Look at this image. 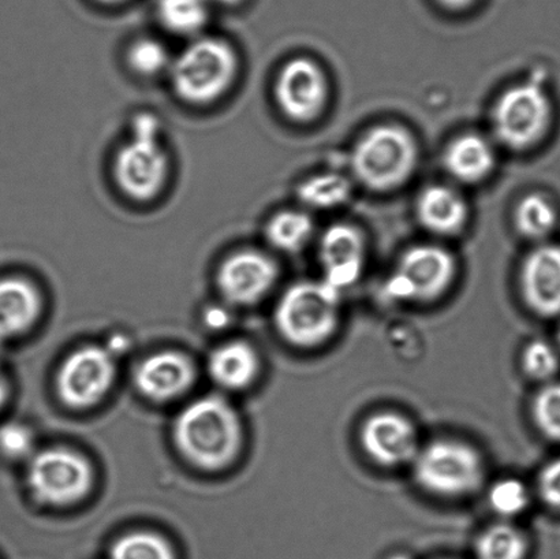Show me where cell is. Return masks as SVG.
Here are the masks:
<instances>
[{"label":"cell","instance_id":"cell-36","mask_svg":"<svg viewBox=\"0 0 560 559\" xmlns=\"http://www.w3.org/2000/svg\"><path fill=\"white\" fill-rule=\"evenodd\" d=\"M210 2H217V3L224 4V5H234V4H238L241 2V0H210Z\"/></svg>","mask_w":560,"mask_h":559},{"label":"cell","instance_id":"cell-18","mask_svg":"<svg viewBox=\"0 0 560 559\" xmlns=\"http://www.w3.org/2000/svg\"><path fill=\"white\" fill-rule=\"evenodd\" d=\"M443 166L459 184L477 185L491 177L497 166V152L485 136L464 133L448 142L443 152Z\"/></svg>","mask_w":560,"mask_h":559},{"label":"cell","instance_id":"cell-15","mask_svg":"<svg viewBox=\"0 0 560 559\" xmlns=\"http://www.w3.org/2000/svg\"><path fill=\"white\" fill-rule=\"evenodd\" d=\"M365 254V238L359 228L348 223L332 224L323 233L318 245L323 281L338 292L351 287L364 270Z\"/></svg>","mask_w":560,"mask_h":559},{"label":"cell","instance_id":"cell-2","mask_svg":"<svg viewBox=\"0 0 560 559\" xmlns=\"http://www.w3.org/2000/svg\"><path fill=\"white\" fill-rule=\"evenodd\" d=\"M340 323V292L324 281L291 284L279 299L276 326L285 342L316 349L331 341Z\"/></svg>","mask_w":560,"mask_h":559},{"label":"cell","instance_id":"cell-6","mask_svg":"<svg viewBox=\"0 0 560 559\" xmlns=\"http://www.w3.org/2000/svg\"><path fill=\"white\" fill-rule=\"evenodd\" d=\"M131 139L115 156V180L130 199L148 201L161 194L168 177V156L161 144V123L155 115L133 118Z\"/></svg>","mask_w":560,"mask_h":559},{"label":"cell","instance_id":"cell-11","mask_svg":"<svg viewBox=\"0 0 560 559\" xmlns=\"http://www.w3.org/2000/svg\"><path fill=\"white\" fill-rule=\"evenodd\" d=\"M114 377V360L107 349L82 348L71 353L60 366L58 396L70 408H90L106 396Z\"/></svg>","mask_w":560,"mask_h":559},{"label":"cell","instance_id":"cell-35","mask_svg":"<svg viewBox=\"0 0 560 559\" xmlns=\"http://www.w3.org/2000/svg\"><path fill=\"white\" fill-rule=\"evenodd\" d=\"M9 398V385L8 382H5L4 376L2 375V372H0V409L3 408V405L5 401H8Z\"/></svg>","mask_w":560,"mask_h":559},{"label":"cell","instance_id":"cell-16","mask_svg":"<svg viewBox=\"0 0 560 559\" xmlns=\"http://www.w3.org/2000/svg\"><path fill=\"white\" fill-rule=\"evenodd\" d=\"M194 380V365L183 354L174 352L150 356L135 374L137 388L155 401H170L180 396L188 391Z\"/></svg>","mask_w":560,"mask_h":559},{"label":"cell","instance_id":"cell-21","mask_svg":"<svg viewBox=\"0 0 560 559\" xmlns=\"http://www.w3.org/2000/svg\"><path fill=\"white\" fill-rule=\"evenodd\" d=\"M475 555L477 559H526L529 540L517 525L502 520L482 531L476 539Z\"/></svg>","mask_w":560,"mask_h":559},{"label":"cell","instance_id":"cell-8","mask_svg":"<svg viewBox=\"0 0 560 559\" xmlns=\"http://www.w3.org/2000/svg\"><path fill=\"white\" fill-rule=\"evenodd\" d=\"M457 277V261L443 246L420 244L400 256L386 282L387 298L428 304L442 299Z\"/></svg>","mask_w":560,"mask_h":559},{"label":"cell","instance_id":"cell-17","mask_svg":"<svg viewBox=\"0 0 560 559\" xmlns=\"http://www.w3.org/2000/svg\"><path fill=\"white\" fill-rule=\"evenodd\" d=\"M416 216L427 232L453 237L468 224L469 206L452 186L430 185L417 197Z\"/></svg>","mask_w":560,"mask_h":559},{"label":"cell","instance_id":"cell-1","mask_svg":"<svg viewBox=\"0 0 560 559\" xmlns=\"http://www.w3.org/2000/svg\"><path fill=\"white\" fill-rule=\"evenodd\" d=\"M178 451L196 467L215 470L237 456L243 427L232 405L221 397H202L178 415L174 426Z\"/></svg>","mask_w":560,"mask_h":559},{"label":"cell","instance_id":"cell-27","mask_svg":"<svg viewBox=\"0 0 560 559\" xmlns=\"http://www.w3.org/2000/svg\"><path fill=\"white\" fill-rule=\"evenodd\" d=\"M109 559H177L173 547L161 536L133 533L118 539L109 551Z\"/></svg>","mask_w":560,"mask_h":559},{"label":"cell","instance_id":"cell-13","mask_svg":"<svg viewBox=\"0 0 560 559\" xmlns=\"http://www.w3.org/2000/svg\"><path fill=\"white\" fill-rule=\"evenodd\" d=\"M279 270L270 256L245 249L229 256L218 271V288L230 304L252 305L276 287Z\"/></svg>","mask_w":560,"mask_h":559},{"label":"cell","instance_id":"cell-25","mask_svg":"<svg viewBox=\"0 0 560 559\" xmlns=\"http://www.w3.org/2000/svg\"><path fill=\"white\" fill-rule=\"evenodd\" d=\"M210 0H159L158 15L170 32L195 35L206 26Z\"/></svg>","mask_w":560,"mask_h":559},{"label":"cell","instance_id":"cell-37","mask_svg":"<svg viewBox=\"0 0 560 559\" xmlns=\"http://www.w3.org/2000/svg\"><path fill=\"white\" fill-rule=\"evenodd\" d=\"M98 2L106 4H118L125 2V0H98Z\"/></svg>","mask_w":560,"mask_h":559},{"label":"cell","instance_id":"cell-33","mask_svg":"<svg viewBox=\"0 0 560 559\" xmlns=\"http://www.w3.org/2000/svg\"><path fill=\"white\" fill-rule=\"evenodd\" d=\"M433 2L442 10L448 11V13L460 14L475 9L481 0H433Z\"/></svg>","mask_w":560,"mask_h":559},{"label":"cell","instance_id":"cell-28","mask_svg":"<svg viewBox=\"0 0 560 559\" xmlns=\"http://www.w3.org/2000/svg\"><path fill=\"white\" fill-rule=\"evenodd\" d=\"M488 503L504 522L521 516L530 505V492L523 481L514 478L498 480L488 491Z\"/></svg>","mask_w":560,"mask_h":559},{"label":"cell","instance_id":"cell-14","mask_svg":"<svg viewBox=\"0 0 560 559\" xmlns=\"http://www.w3.org/2000/svg\"><path fill=\"white\" fill-rule=\"evenodd\" d=\"M520 289L525 305L536 316H560V245L542 244L525 257Z\"/></svg>","mask_w":560,"mask_h":559},{"label":"cell","instance_id":"cell-22","mask_svg":"<svg viewBox=\"0 0 560 559\" xmlns=\"http://www.w3.org/2000/svg\"><path fill=\"white\" fill-rule=\"evenodd\" d=\"M315 223L310 213L299 210L278 212L267 223V241L284 254H299L311 243Z\"/></svg>","mask_w":560,"mask_h":559},{"label":"cell","instance_id":"cell-24","mask_svg":"<svg viewBox=\"0 0 560 559\" xmlns=\"http://www.w3.org/2000/svg\"><path fill=\"white\" fill-rule=\"evenodd\" d=\"M515 228L525 238L541 241L550 237L558 223V211L546 196L530 194L520 200L514 212Z\"/></svg>","mask_w":560,"mask_h":559},{"label":"cell","instance_id":"cell-12","mask_svg":"<svg viewBox=\"0 0 560 559\" xmlns=\"http://www.w3.org/2000/svg\"><path fill=\"white\" fill-rule=\"evenodd\" d=\"M360 443L373 463L388 469L411 467L421 449L413 421L394 410L366 418L360 429Z\"/></svg>","mask_w":560,"mask_h":559},{"label":"cell","instance_id":"cell-32","mask_svg":"<svg viewBox=\"0 0 560 559\" xmlns=\"http://www.w3.org/2000/svg\"><path fill=\"white\" fill-rule=\"evenodd\" d=\"M537 492L547 508L560 513V456L540 470L537 476Z\"/></svg>","mask_w":560,"mask_h":559},{"label":"cell","instance_id":"cell-31","mask_svg":"<svg viewBox=\"0 0 560 559\" xmlns=\"http://www.w3.org/2000/svg\"><path fill=\"white\" fill-rule=\"evenodd\" d=\"M35 438L26 426L10 421L0 426V453L11 459L33 456Z\"/></svg>","mask_w":560,"mask_h":559},{"label":"cell","instance_id":"cell-39","mask_svg":"<svg viewBox=\"0 0 560 559\" xmlns=\"http://www.w3.org/2000/svg\"><path fill=\"white\" fill-rule=\"evenodd\" d=\"M558 343H559V347H560V328H559V331H558Z\"/></svg>","mask_w":560,"mask_h":559},{"label":"cell","instance_id":"cell-4","mask_svg":"<svg viewBox=\"0 0 560 559\" xmlns=\"http://www.w3.org/2000/svg\"><path fill=\"white\" fill-rule=\"evenodd\" d=\"M411 470L420 489L446 500L474 496L486 480L481 453L458 440H436L421 446Z\"/></svg>","mask_w":560,"mask_h":559},{"label":"cell","instance_id":"cell-34","mask_svg":"<svg viewBox=\"0 0 560 559\" xmlns=\"http://www.w3.org/2000/svg\"><path fill=\"white\" fill-rule=\"evenodd\" d=\"M206 322L212 328H222L229 323V314L223 308H219V306H211L207 311Z\"/></svg>","mask_w":560,"mask_h":559},{"label":"cell","instance_id":"cell-26","mask_svg":"<svg viewBox=\"0 0 560 559\" xmlns=\"http://www.w3.org/2000/svg\"><path fill=\"white\" fill-rule=\"evenodd\" d=\"M532 420L548 441L560 443V382L546 383L530 405Z\"/></svg>","mask_w":560,"mask_h":559},{"label":"cell","instance_id":"cell-5","mask_svg":"<svg viewBox=\"0 0 560 559\" xmlns=\"http://www.w3.org/2000/svg\"><path fill=\"white\" fill-rule=\"evenodd\" d=\"M238 58L228 42L201 37L173 60L170 74L175 93L190 104H210L233 85Z\"/></svg>","mask_w":560,"mask_h":559},{"label":"cell","instance_id":"cell-23","mask_svg":"<svg viewBox=\"0 0 560 559\" xmlns=\"http://www.w3.org/2000/svg\"><path fill=\"white\" fill-rule=\"evenodd\" d=\"M299 199L311 210H335L348 202L351 196L350 180L337 173H323L300 184Z\"/></svg>","mask_w":560,"mask_h":559},{"label":"cell","instance_id":"cell-30","mask_svg":"<svg viewBox=\"0 0 560 559\" xmlns=\"http://www.w3.org/2000/svg\"><path fill=\"white\" fill-rule=\"evenodd\" d=\"M128 63L135 73L142 77H153L163 73L164 69L172 68V59L167 48L155 38H140L128 49Z\"/></svg>","mask_w":560,"mask_h":559},{"label":"cell","instance_id":"cell-3","mask_svg":"<svg viewBox=\"0 0 560 559\" xmlns=\"http://www.w3.org/2000/svg\"><path fill=\"white\" fill-rule=\"evenodd\" d=\"M419 145L404 126L377 125L361 136L351 153L354 177L372 191H392L408 183L419 166Z\"/></svg>","mask_w":560,"mask_h":559},{"label":"cell","instance_id":"cell-29","mask_svg":"<svg viewBox=\"0 0 560 559\" xmlns=\"http://www.w3.org/2000/svg\"><path fill=\"white\" fill-rule=\"evenodd\" d=\"M521 366L532 381L550 383L560 370L559 352L551 343L535 339L526 345L521 354Z\"/></svg>","mask_w":560,"mask_h":559},{"label":"cell","instance_id":"cell-9","mask_svg":"<svg viewBox=\"0 0 560 559\" xmlns=\"http://www.w3.org/2000/svg\"><path fill=\"white\" fill-rule=\"evenodd\" d=\"M26 485L35 500L49 506H68L91 490L92 469L84 457L65 449L33 454Z\"/></svg>","mask_w":560,"mask_h":559},{"label":"cell","instance_id":"cell-20","mask_svg":"<svg viewBox=\"0 0 560 559\" xmlns=\"http://www.w3.org/2000/svg\"><path fill=\"white\" fill-rule=\"evenodd\" d=\"M208 371L219 386L240 391L250 385L259 371V359L254 349L244 342H232L213 350Z\"/></svg>","mask_w":560,"mask_h":559},{"label":"cell","instance_id":"cell-7","mask_svg":"<svg viewBox=\"0 0 560 559\" xmlns=\"http://www.w3.org/2000/svg\"><path fill=\"white\" fill-rule=\"evenodd\" d=\"M552 104L537 82L510 86L492 109L497 140L514 152L529 151L550 131Z\"/></svg>","mask_w":560,"mask_h":559},{"label":"cell","instance_id":"cell-10","mask_svg":"<svg viewBox=\"0 0 560 559\" xmlns=\"http://www.w3.org/2000/svg\"><path fill=\"white\" fill-rule=\"evenodd\" d=\"M276 98L285 118L295 124L315 123L328 104L327 75L315 60L291 59L279 71Z\"/></svg>","mask_w":560,"mask_h":559},{"label":"cell","instance_id":"cell-19","mask_svg":"<svg viewBox=\"0 0 560 559\" xmlns=\"http://www.w3.org/2000/svg\"><path fill=\"white\" fill-rule=\"evenodd\" d=\"M40 310V295L31 282L21 278L0 279V342L31 328Z\"/></svg>","mask_w":560,"mask_h":559},{"label":"cell","instance_id":"cell-38","mask_svg":"<svg viewBox=\"0 0 560 559\" xmlns=\"http://www.w3.org/2000/svg\"><path fill=\"white\" fill-rule=\"evenodd\" d=\"M389 559H411V558L408 557V556H405V555H397V556H394V557H392Z\"/></svg>","mask_w":560,"mask_h":559}]
</instances>
